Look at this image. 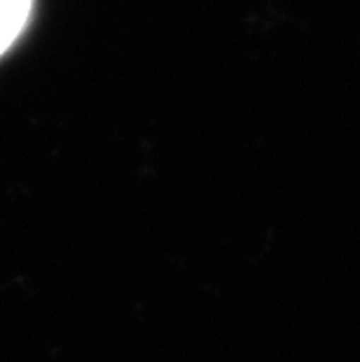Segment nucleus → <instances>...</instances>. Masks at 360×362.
<instances>
[{
	"label": "nucleus",
	"instance_id": "obj_1",
	"mask_svg": "<svg viewBox=\"0 0 360 362\" xmlns=\"http://www.w3.org/2000/svg\"><path fill=\"white\" fill-rule=\"evenodd\" d=\"M33 0H0V57L24 30Z\"/></svg>",
	"mask_w": 360,
	"mask_h": 362
}]
</instances>
